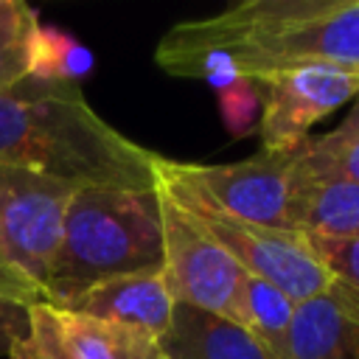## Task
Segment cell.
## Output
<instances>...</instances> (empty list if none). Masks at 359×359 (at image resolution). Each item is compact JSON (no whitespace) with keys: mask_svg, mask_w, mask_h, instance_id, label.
Wrapping results in <instances>:
<instances>
[{"mask_svg":"<svg viewBox=\"0 0 359 359\" xmlns=\"http://www.w3.org/2000/svg\"><path fill=\"white\" fill-rule=\"evenodd\" d=\"M294 154L297 151H258L250 160L224 165L177 163L165 157V165L219 210L272 230H289L286 196Z\"/></svg>","mask_w":359,"mask_h":359,"instance_id":"ba28073f","label":"cell"},{"mask_svg":"<svg viewBox=\"0 0 359 359\" xmlns=\"http://www.w3.org/2000/svg\"><path fill=\"white\" fill-rule=\"evenodd\" d=\"M157 342L165 359H272L247 328L182 303H174L171 325Z\"/></svg>","mask_w":359,"mask_h":359,"instance_id":"8fae6325","label":"cell"},{"mask_svg":"<svg viewBox=\"0 0 359 359\" xmlns=\"http://www.w3.org/2000/svg\"><path fill=\"white\" fill-rule=\"evenodd\" d=\"M292 171L303 177H342L359 182V137L345 143H303L294 154Z\"/></svg>","mask_w":359,"mask_h":359,"instance_id":"e0dca14e","label":"cell"},{"mask_svg":"<svg viewBox=\"0 0 359 359\" xmlns=\"http://www.w3.org/2000/svg\"><path fill=\"white\" fill-rule=\"evenodd\" d=\"M6 356L8 359H39V351H36L31 334H28V325H22V328H17L11 334L8 348H6Z\"/></svg>","mask_w":359,"mask_h":359,"instance_id":"603a6c76","label":"cell"},{"mask_svg":"<svg viewBox=\"0 0 359 359\" xmlns=\"http://www.w3.org/2000/svg\"><path fill=\"white\" fill-rule=\"evenodd\" d=\"M0 165L73 185L154 188V151L112 129L79 84L25 76L0 90Z\"/></svg>","mask_w":359,"mask_h":359,"instance_id":"7a4b0ae2","label":"cell"},{"mask_svg":"<svg viewBox=\"0 0 359 359\" xmlns=\"http://www.w3.org/2000/svg\"><path fill=\"white\" fill-rule=\"evenodd\" d=\"M39 28L36 11L22 0H0V90L28 76V48Z\"/></svg>","mask_w":359,"mask_h":359,"instance_id":"2e32d148","label":"cell"},{"mask_svg":"<svg viewBox=\"0 0 359 359\" xmlns=\"http://www.w3.org/2000/svg\"><path fill=\"white\" fill-rule=\"evenodd\" d=\"M154 62L213 90L300 65L359 70V0H244L168 28Z\"/></svg>","mask_w":359,"mask_h":359,"instance_id":"6da1fadb","label":"cell"},{"mask_svg":"<svg viewBox=\"0 0 359 359\" xmlns=\"http://www.w3.org/2000/svg\"><path fill=\"white\" fill-rule=\"evenodd\" d=\"M25 320H28V334L39 351V359H73L65 339H62V331H59V323H56V314L48 303H34L25 309Z\"/></svg>","mask_w":359,"mask_h":359,"instance_id":"ffe728a7","label":"cell"},{"mask_svg":"<svg viewBox=\"0 0 359 359\" xmlns=\"http://www.w3.org/2000/svg\"><path fill=\"white\" fill-rule=\"evenodd\" d=\"M0 303L14 306V309H28L34 303H42L39 294L3 264V258H0Z\"/></svg>","mask_w":359,"mask_h":359,"instance_id":"44dd1931","label":"cell"},{"mask_svg":"<svg viewBox=\"0 0 359 359\" xmlns=\"http://www.w3.org/2000/svg\"><path fill=\"white\" fill-rule=\"evenodd\" d=\"M76 188L81 185L0 165V258L39 300L62 244L65 213Z\"/></svg>","mask_w":359,"mask_h":359,"instance_id":"5b68a950","label":"cell"},{"mask_svg":"<svg viewBox=\"0 0 359 359\" xmlns=\"http://www.w3.org/2000/svg\"><path fill=\"white\" fill-rule=\"evenodd\" d=\"M289 230L300 236L353 238L359 236V182L342 177L289 174Z\"/></svg>","mask_w":359,"mask_h":359,"instance_id":"30bf717a","label":"cell"},{"mask_svg":"<svg viewBox=\"0 0 359 359\" xmlns=\"http://www.w3.org/2000/svg\"><path fill=\"white\" fill-rule=\"evenodd\" d=\"M157 194L163 216V278L174 303L194 306L241 325V283L247 272L194 216L174 205L160 188Z\"/></svg>","mask_w":359,"mask_h":359,"instance_id":"8992f818","label":"cell"},{"mask_svg":"<svg viewBox=\"0 0 359 359\" xmlns=\"http://www.w3.org/2000/svg\"><path fill=\"white\" fill-rule=\"evenodd\" d=\"M93 70V53L70 34L42 25L36 28L28 48V76L39 81L79 84Z\"/></svg>","mask_w":359,"mask_h":359,"instance_id":"9a60e30c","label":"cell"},{"mask_svg":"<svg viewBox=\"0 0 359 359\" xmlns=\"http://www.w3.org/2000/svg\"><path fill=\"white\" fill-rule=\"evenodd\" d=\"M294 300L275 283L244 275L241 283V328H247L272 359H289V331L294 320Z\"/></svg>","mask_w":359,"mask_h":359,"instance_id":"5bb4252c","label":"cell"},{"mask_svg":"<svg viewBox=\"0 0 359 359\" xmlns=\"http://www.w3.org/2000/svg\"><path fill=\"white\" fill-rule=\"evenodd\" d=\"M264 90L258 121L261 151H297L306 132L342 107L359 98V70L334 65H300L255 76Z\"/></svg>","mask_w":359,"mask_h":359,"instance_id":"52a82bcc","label":"cell"},{"mask_svg":"<svg viewBox=\"0 0 359 359\" xmlns=\"http://www.w3.org/2000/svg\"><path fill=\"white\" fill-rule=\"evenodd\" d=\"M53 309V306H50ZM73 359H165L160 342L137 328L53 309Z\"/></svg>","mask_w":359,"mask_h":359,"instance_id":"4fadbf2b","label":"cell"},{"mask_svg":"<svg viewBox=\"0 0 359 359\" xmlns=\"http://www.w3.org/2000/svg\"><path fill=\"white\" fill-rule=\"evenodd\" d=\"M317 255V261L328 269L331 278L345 283L359 297V236L353 238H323V236H303Z\"/></svg>","mask_w":359,"mask_h":359,"instance_id":"d6986e66","label":"cell"},{"mask_svg":"<svg viewBox=\"0 0 359 359\" xmlns=\"http://www.w3.org/2000/svg\"><path fill=\"white\" fill-rule=\"evenodd\" d=\"M163 269V216L157 188H76L62 244L42 286V303L59 306L121 275Z\"/></svg>","mask_w":359,"mask_h":359,"instance_id":"3957f363","label":"cell"},{"mask_svg":"<svg viewBox=\"0 0 359 359\" xmlns=\"http://www.w3.org/2000/svg\"><path fill=\"white\" fill-rule=\"evenodd\" d=\"M216 95H219L222 121L233 137H241L252 126H258L264 109V90L255 79H236L233 84L216 90Z\"/></svg>","mask_w":359,"mask_h":359,"instance_id":"ac0fdd59","label":"cell"},{"mask_svg":"<svg viewBox=\"0 0 359 359\" xmlns=\"http://www.w3.org/2000/svg\"><path fill=\"white\" fill-rule=\"evenodd\" d=\"M154 180H157L154 185L188 216H194L247 275L275 283L294 303L311 300L328 289L331 275L317 261V255L311 252L309 241L300 233L272 230L219 210L196 188L180 180L160 154H154Z\"/></svg>","mask_w":359,"mask_h":359,"instance_id":"277c9868","label":"cell"},{"mask_svg":"<svg viewBox=\"0 0 359 359\" xmlns=\"http://www.w3.org/2000/svg\"><path fill=\"white\" fill-rule=\"evenodd\" d=\"M359 137V98H356V104L351 107V112L331 129V132H325L323 137H317V140H323V143H345V140H356Z\"/></svg>","mask_w":359,"mask_h":359,"instance_id":"7402d4cb","label":"cell"},{"mask_svg":"<svg viewBox=\"0 0 359 359\" xmlns=\"http://www.w3.org/2000/svg\"><path fill=\"white\" fill-rule=\"evenodd\" d=\"M289 359H359V314L331 292L297 303Z\"/></svg>","mask_w":359,"mask_h":359,"instance_id":"7c38bea8","label":"cell"},{"mask_svg":"<svg viewBox=\"0 0 359 359\" xmlns=\"http://www.w3.org/2000/svg\"><path fill=\"white\" fill-rule=\"evenodd\" d=\"M53 309L84 314L104 323L129 325L160 339L171 325L174 297L160 269V272H140V275H121L101 280Z\"/></svg>","mask_w":359,"mask_h":359,"instance_id":"9c48e42d","label":"cell"}]
</instances>
